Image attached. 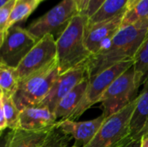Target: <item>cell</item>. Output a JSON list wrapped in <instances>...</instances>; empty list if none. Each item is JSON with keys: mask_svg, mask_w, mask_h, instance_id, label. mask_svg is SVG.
I'll return each mask as SVG.
<instances>
[{"mask_svg": "<svg viewBox=\"0 0 148 147\" xmlns=\"http://www.w3.org/2000/svg\"><path fill=\"white\" fill-rule=\"evenodd\" d=\"M147 34V21H139L121 28L101 52L91 55L86 62L88 79L119 62L134 60Z\"/></svg>", "mask_w": 148, "mask_h": 147, "instance_id": "cell-1", "label": "cell"}, {"mask_svg": "<svg viewBox=\"0 0 148 147\" xmlns=\"http://www.w3.org/2000/svg\"><path fill=\"white\" fill-rule=\"evenodd\" d=\"M88 19L85 15H76L56 39V59L60 75L77 68L92 55L85 43Z\"/></svg>", "mask_w": 148, "mask_h": 147, "instance_id": "cell-2", "label": "cell"}, {"mask_svg": "<svg viewBox=\"0 0 148 147\" xmlns=\"http://www.w3.org/2000/svg\"><path fill=\"white\" fill-rule=\"evenodd\" d=\"M138 97L120 112L103 121L95 138L84 147H125L133 139L130 122Z\"/></svg>", "mask_w": 148, "mask_h": 147, "instance_id": "cell-3", "label": "cell"}, {"mask_svg": "<svg viewBox=\"0 0 148 147\" xmlns=\"http://www.w3.org/2000/svg\"><path fill=\"white\" fill-rule=\"evenodd\" d=\"M60 75L57 61L46 68L21 81L13 99L20 111L38 106Z\"/></svg>", "mask_w": 148, "mask_h": 147, "instance_id": "cell-4", "label": "cell"}, {"mask_svg": "<svg viewBox=\"0 0 148 147\" xmlns=\"http://www.w3.org/2000/svg\"><path fill=\"white\" fill-rule=\"evenodd\" d=\"M78 14L74 0H62L44 15L31 23L27 30L38 41L46 35H52L57 39Z\"/></svg>", "mask_w": 148, "mask_h": 147, "instance_id": "cell-5", "label": "cell"}, {"mask_svg": "<svg viewBox=\"0 0 148 147\" xmlns=\"http://www.w3.org/2000/svg\"><path fill=\"white\" fill-rule=\"evenodd\" d=\"M139 87L135 80L134 66L121 75L107 89L100 102L102 113L106 118L120 112L134 101Z\"/></svg>", "mask_w": 148, "mask_h": 147, "instance_id": "cell-6", "label": "cell"}, {"mask_svg": "<svg viewBox=\"0 0 148 147\" xmlns=\"http://www.w3.org/2000/svg\"><path fill=\"white\" fill-rule=\"evenodd\" d=\"M134 66V60H127L119 62L109 68L99 73L92 79H88V85L86 93L69 120H74L82 115L88 108L95 103L100 102L102 95L110 85L124 72Z\"/></svg>", "mask_w": 148, "mask_h": 147, "instance_id": "cell-7", "label": "cell"}, {"mask_svg": "<svg viewBox=\"0 0 148 147\" xmlns=\"http://www.w3.org/2000/svg\"><path fill=\"white\" fill-rule=\"evenodd\" d=\"M37 42L27 29L12 26L0 42V62L16 68Z\"/></svg>", "mask_w": 148, "mask_h": 147, "instance_id": "cell-8", "label": "cell"}, {"mask_svg": "<svg viewBox=\"0 0 148 147\" xmlns=\"http://www.w3.org/2000/svg\"><path fill=\"white\" fill-rule=\"evenodd\" d=\"M56 39L52 35H46L23 58L16 68L20 81L39 72L57 61Z\"/></svg>", "mask_w": 148, "mask_h": 147, "instance_id": "cell-9", "label": "cell"}, {"mask_svg": "<svg viewBox=\"0 0 148 147\" xmlns=\"http://www.w3.org/2000/svg\"><path fill=\"white\" fill-rule=\"evenodd\" d=\"M126 12L95 24L86 25L85 43L92 55L101 52L119 32Z\"/></svg>", "mask_w": 148, "mask_h": 147, "instance_id": "cell-10", "label": "cell"}, {"mask_svg": "<svg viewBox=\"0 0 148 147\" xmlns=\"http://www.w3.org/2000/svg\"><path fill=\"white\" fill-rule=\"evenodd\" d=\"M88 77L86 62L59 75L44 100L36 107H46L54 113L58 103L75 86Z\"/></svg>", "mask_w": 148, "mask_h": 147, "instance_id": "cell-11", "label": "cell"}, {"mask_svg": "<svg viewBox=\"0 0 148 147\" xmlns=\"http://www.w3.org/2000/svg\"><path fill=\"white\" fill-rule=\"evenodd\" d=\"M104 120L105 117L103 114L87 121H75L71 120H58L56 127L63 133L74 139L75 140V146L84 147L95 138Z\"/></svg>", "mask_w": 148, "mask_h": 147, "instance_id": "cell-12", "label": "cell"}, {"mask_svg": "<svg viewBox=\"0 0 148 147\" xmlns=\"http://www.w3.org/2000/svg\"><path fill=\"white\" fill-rule=\"evenodd\" d=\"M57 119L55 113L46 107H30L20 111V129L39 132L56 127Z\"/></svg>", "mask_w": 148, "mask_h": 147, "instance_id": "cell-13", "label": "cell"}, {"mask_svg": "<svg viewBox=\"0 0 148 147\" xmlns=\"http://www.w3.org/2000/svg\"><path fill=\"white\" fill-rule=\"evenodd\" d=\"M133 140L140 141L142 136L148 134V81L138 96L136 107L130 122Z\"/></svg>", "mask_w": 148, "mask_h": 147, "instance_id": "cell-14", "label": "cell"}, {"mask_svg": "<svg viewBox=\"0 0 148 147\" xmlns=\"http://www.w3.org/2000/svg\"><path fill=\"white\" fill-rule=\"evenodd\" d=\"M88 85V77L82 81L77 86H75L64 98L61 100L56 107L54 113L57 120H69L71 115L76 110L80 105Z\"/></svg>", "mask_w": 148, "mask_h": 147, "instance_id": "cell-15", "label": "cell"}, {"mask_svg": "<svg viewBox=\"0 0 148 147\" xmlns=\"http://www.w3.org/2000/svg\"><path fill=\"white\" fill-rule=\"evenodd\" d=\"M55 128L39 132L16 130L11 147H40L46 142Z\"/></svg>", "mask_w": 148, "mask_h": 147, "instance_id": "cell-16", "label": "cell"}, {"mask_svg": "<svg viewBox=\"0 0 148 147\" xmlns=\"http://www.w3.org/2000/svg\"><path fill=\"white\" fill-rule=\"evenodd\" d=\"M129 0H106L98 10L88 19L87 25L95 24L127 11Z\"/></svg>", "mask_w": 148, "mask_h": 147, "instance_id": "cell-17", "label": "cell"}, {"mask_svg": "<svg viewBox=\"0 0 148 147\" xmlns=\"http://www.w3.org/2000/svg\"><path fill=\"white\" fill-rule=\"evenodd\" d=\"M134 69L140 88L148 81V34L134 58Z\"/></svg>", "mask_w": 148, "mask_h": 147, "instance_id": "cell-18", "label": "cell"}, {"mask_svg": "<svg viewBox=\"0 0 148 147\" xmlns=\"http://www.w3.org/2000/svg\"><path fill=\"white\" fill-rule=\"evenodd\" d=\"M20 83L15 68L0 62V90L6 95L14 97Z\"/></svg>", "mask_w": 148, "mask_h": 147, "instance_id": "cell-19", "label": "cell"}, {"mask_svg": "<svg viewBox=\"0 0 148 147\" xmlns=\"http://www.w3.org/2000/svg\"><path fill=\"white\" fill-rule=\"evenodd\" d=\"M0 107L3 109L7 127L10 130L20 129V110L12 96L0 93Z\"/></svg>", "mask_w": 148, "mask_h": 147, "instance_id": "cell-20", "label": "cell"}, {"mask_svg": "<svg viewBox=\"0 0 148 147\" xmlns=\"http://www.w3.org/2000/svg\"><path fill=\"white\" fill-rule=\"evenodd\" d=\"M40 3L39 0H16L7 24V31L17 23L25 20Z\"/></svg>", "mask_w": 148, "mask_h": 147, "instance_id": "cell-21", "label": "cell"}, {"mask_svg": "<svg viewBox=\"0 0 148 147\" xmlns=\"http://www.w3.org/2000/svg\"><path fill=\"white\" fill-rule=\"evenodd\" d=\"M139 21L148 22V0H140L132 10H127L122 20L121 28Z\"/></svg>", "mask_w": 148, "mask_h": 147, "instance_id": "cell-22", "label": "cell"}, {"mask_svg": "<svg viewBox=\"0 0 148 147\" xmlns=\"http://www.w3.org/2000/svg\"><path fill=\"white\" fill-rule=\"evenodd\" d=\"M71 139L70 136L63 133L56 126L46 142L40 147H67Z\"/></svg>", "mask_w": 148, "mask_h": 147, "instance_id": "cell-23", "label": "cell"}, {"mask_svg": "<svg viewBox=\"0 0 148 147\" xmlns=\"http://www.w3.org/2000/svg\"><path fill=\"white\" fill-rule=\"evenodd\" d=\"M16 1V0H12L5 5L0 7V42L3 39L7 33V24Z\"/></svg>", "mask_w": 148, "mask_h": 147, "instance_id": "cell-24", "label": "cell"}, {"mask_svg": "<svg viewBox=\"0 0 148 147\" xmlns=\"http://www.w3.org/2000/svg\"><path fill=\"white\" fill-rule=\"evenodd\" d=\"M105 1L106 0H91L89 6H88V11H87V14H86L88 18L91 17L98 10V9L101 6V4Z\"/></svg>", "mask_w": 148, "mask_h": 147, "instance_id": "cell-25", "label": "cell"}, {"mask_svg": "<svg viewBox=\"0 0 148 147\" xmlns=\"http://www.w3.org/2000/svg\"><path fill=\"white\" fill-rule=\"evenodd\" d=\"M74 1H75L76 9L78 10V13L81 15L86 16L91 0H74Z\"/></svg>", "mask_w": 148, "mask_h": 147, "instance_id": "cell-26", "label": "cell"}, {"mask_svg": "<svg viewBox=\"0 0 148 147\" xmlns=\"http://www.w3.org/2000/svg\"><path fill=\"white\" fill-rule=\"evenodd\" d=\"M15 133H16L15 130H10L3 137H2L0 147H11L12 141L15 136Z\"/></svg>", "mask_w": 148, "mask_h": 147, "instance_id": "cell-27", "label": "cell"}, {"mask_svg": "<svg viewBox=\"0 0 148 147\" xmlns=\"http://www.w3.org/2000/svg\"><path fill=\"white\" fill-rule=\"evenodd\" d=\"M140 147H148V134L142 136L140 139Z\"/></svg>", "mask_w": 148, "mask_h": 147, "instance_id": "cell-28", "label": "cell"}, {"mask_svg": "<svg viewBox=\"0 0 148 147\" xmlns=\"http://www.w3.org/2000/svg\"><path fill=\"white\" fill-rule=\"evenodd\" d=\"M140 0H129V3H128V5H127V10H132Z\"/></svg>", "mask_w": 148, "mask_h": 147, "instance_id": "cell-29", "label": "cell"}, {"mask_svg": "<svg viewBox=\"0 0 148 147\" xmlns=\"http://www.w3.org/2000/svg\"><path fill=\"white\" fill-rule=\"evenodd\" d=\"M125 147H140V141L138 140H132Z\"/></svg>", "mask_w": 148, "mask_h": 147, "instance_id": "cell-30", "label": "cell"}, {"mask_svg": "<svg viewBox=\"0 0 148 147\" xmlns=\"http://www.w3.org/2000/svg\"><path fill=\"white\" fill-rule=\"evenodd\" d=\"M10 1H12V0H0V7L5 5L6 3H8L10 2Z\"/></svg>", "mask_w": 148, "mask_h": 147, "instance_id": "cell-31", "label": "cell"}, {"mask_svg": "<svg viewBox=\"0 0 148 147\" xmlns=\"http://www.w3.org/2000/svg\"><path fill=\"white\" fill-rule=\"evenodd\" d=\"M71 147H78V146H75V145H74L73 146H71Z\"/></svg>", "mask_w": 148, "mask_h": 147, "instance_id": "cell-32", "label": "cell"}, {"mask_svg": "<svg viewBox=\"0 0 148 147\" xmlns=\"http://www.w3.org/2000/svg\"><path fill=\"white\" fill-rule=\"evenodd\" d=\"M39 1H40V2H42V1H43V0H39Z\"/></svg>", "mask_w": 148, "mask_h": 147, "instance_id": "cell-33", "label": "cell"}]
</instances>
